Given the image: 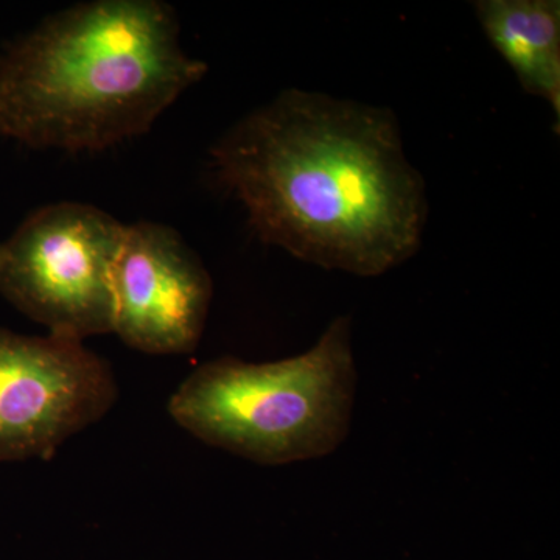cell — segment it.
Here are the masks:
<instances>
[{
    "label": "cell",
    "mask_w": 560,
    "mask_h": 560,
    "mask_svg": "<svg viewBox=\"0 0 560 560\" xmlns=\"http://www.w3.org/2000/svg\"><path fill=\"white\" fill-rule=\"evenodd\" d=\"M208 73L160 0L62 10L0 57V136L32 149L102 151L143 135Z\"/></svg>",
    "instance_id": "cell-2"
},
{
    "label": "cell",
    "mask_w": 560,
    "mask_h": 560,
    "mask_svg": "<svg viewBox=\"0 0 560 560\" xmlns=\"http://www.w3.org/2000/svg\"><path fill=\"white\" fill-rule=\"evenodd\" d=\"M212 279L183 237L161 223L125 230L113 271V334L151 355H183L200 345Z\"/></svg>",
    "instance_id": "cell-6"
},
{
    "label": "cell",
    "mask_w": 560,
    "mask_h": 560,
    "mask_svg": "<svg viewBox=\"0 0 560 560\" xmlns=\"http://www.w3.org/2000/svg\"><path fill=\"white\" fill-rule=\"evenodd\" d=\"M117 396L108 361L83 342L0 326V463L50 459L105 418Z\"/></svg>",
    "instance_id": "cell-5"
},
{
    "label": "cell",
    "mask_w": 560,
    "mask_h": 560,
    "mask_svg": "<svg viewBox=\"0 0 560 560\" xmlns=\"http://www.w3.org/2000/svg\"><path fill=\"white\" fill-rule=\"evenodd\" d=\"M349 316L307 352L272 363L234 357L197 368L168 415L198 440L264 466L323 458L348 438L357 370Z\"/></svg>",
    "instance_id": "cell-3"
},
{
    "label": "cell",
    "mask_w": 560,
    "mask_h": 560,
    "mask_svg": "<svg viewBox=\"0 0 560 560\" xmlns=\"http://www.w3.org/2000/svg\"><path fill=\"white\" fill-rule=\"evenodd\" d=\"M477 20L523 90L560 117L559 0H478Z\"/></svg>",
    "instance_id": "cell-7"
},
{
    "label": "cell",
    "mask_w": 560,
    "mask_h": 560,
    "mask_svg": "<svg viewBox=\"0 0 560 560\" xmlns=\"http://www.w3.org/2000/svg\"><path fill=\"white\" fill-rule=\"evenodd\" d=\"M210 156L261 241L296 259L374 278L420 248L425 180L388 108L283 91L221 136Z\"/></svg>",
    "instance_id": "cell-1"
},
{
    "label": "cell",
    "mask_w": 560,
    "mask_h": 560,
    "mask_svg": "<svg viewBox=\"0 0 560 560\" xmlns=\"http://www.w3.org/2000/svg\"><path fill=\"white\" fill-rule=\"evenodd\" d=\"M127 226L81 202H55L0 243V294L55 337L113 334V271Z\"/></svg>",
    "instance_id": "cell-4"
}]
</instances>
